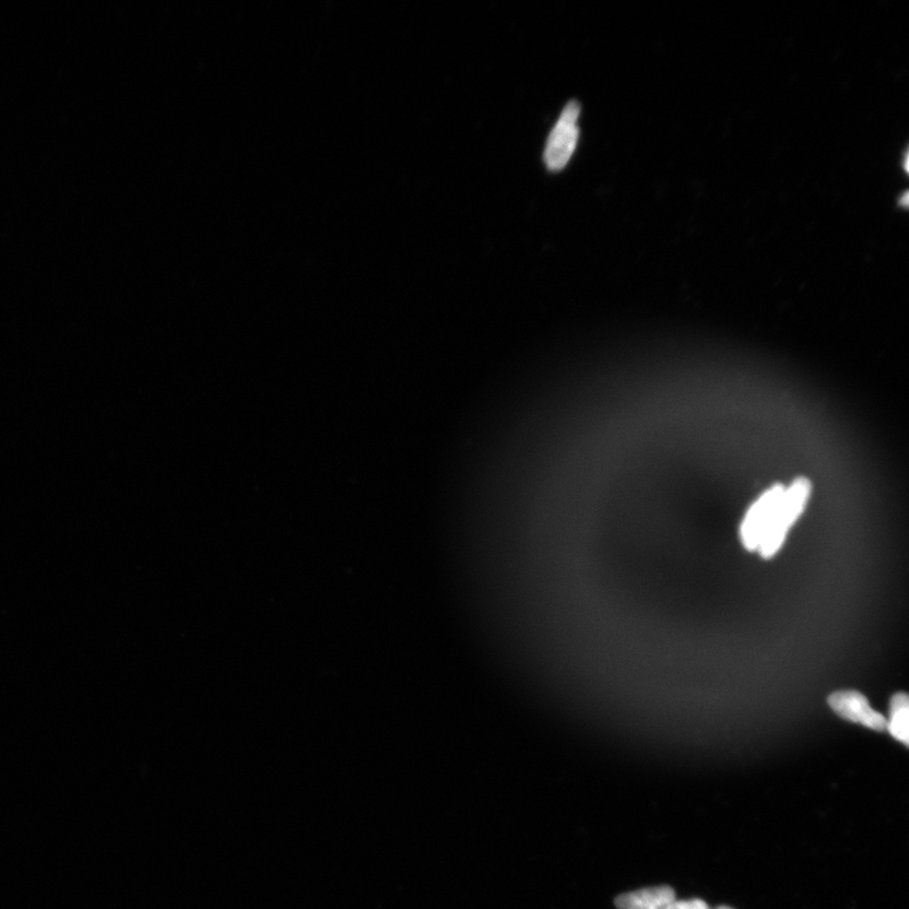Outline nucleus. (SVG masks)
Segmentation results:
<instances>
[{
  "label": "nucleus",
  "instance_id": "nucleus-1",
  "mask_svg": "<svg viewBox=\"0 0 909 909\" xmlns=\"http://www.w3.org/2000/svg\"><path fill=\"white\" fill-rule=\"evenodd\" d=\"M810 495L811 483L805 477L798 479L789 488H784L774 522L763 535L757 551L763 558H772L782 548L787 533L805 510Z\"/></svg>",
  "mask_w": 909,
  "mask_h": 909
},
{
  "label": "nucleus",
  "instance_id": "nucleus-2",
  "mask_svg": "<svg viewBox=\"0 0 909 909\" xmlns=\"http://www.w3.org/2000/svg\"><path fill=\"white\" fill-rule=\"evenodd\" d=\"M580 113L581 107L578 102L568 103L555 127L552 128L545 153H543V161L552 173L563 170L572 158L576 147H578Z\"/></svg>",
  "mask_w": 909,
  "mask_h": 909
},
{
  "label": "nucleus",
  "instance_id": "nucleus-3",
  "mask_svg": "<svg viewBox=\"0 0 909 909\" xmlns=\"http://www.w3.org/2000/svg\"><path fill=\"white\" fill-rule=\"evenodd\" d=\"M784 488L776 485L765 494L760 495L757 501L746 511L741 527V539L743 546L751 551H758L763 535L766 534L769 526L772 524L779 503L783 497Z\"/></svg>",
  "mask_w": 909,
  "mask_h": 909
},
{
  "label": "nucleus",
  "instance_id": "nucleus-4",
  "mask_svg": "<svg viewBox=\"0 0 909 909\" xmlns=\"http://www.w3.org/2000/svg\"><path fill=\"white\" fill-rule=\"evenodd\" d=\"M827 704L842 719L875 730V732L887 730V719L873 710L862 693L836 692L829 696Z\"/></svg>",
  "mask_w": 909,
  "mask_h": 909
},
{
  "label": "nucleus",
  "instance_id": "nucleus-5",
  "mask_svg": "<svg viewBox=\"0 0 909 909\" xmlns=\"http://www.w3.org/2000/svg\"><path fill=\"white\" fill-rule=\"evenodd\" d=\"M675 899V890L661 886L625 893L615 899V906L618 909H668Z\"/></svg>",
  "mask_w": 909,
  "mask_h": 909
},
{
  "label": "nucleus",
  "instance_id": "nucleus-6",
  "mask_svg": "<svg viewBox=\"0 0 909 909\" xmlns=\"http://www.w3.org/2000/svg\"><path fill=\"white\" fill-rule=\"evenodd\" d=\"M909 701L905 693H898L892 697L889 721H887L888 732L896 741L908 746L909 733Z\"/></svg>",
  "mask_w": 909,
  "mask_h": 909
},
{
  "label": "nucleus",
  "instance_id": "nucleus-7",
  "mask_svg": "<svg viewBox=\"0 0 909 909\" xmlns=\"http://www.w3.org/2000/svg\"><path fill=\"white\" fill-rule=\"evenodd\" d=\"M668 909H711L705 900L695 898L689 900H673Z\"/></svg>",
  "mask_w": 909,
  "mask_h": 909
},
{
  "label": "nucleus",
  "instance_id": "nucleus-8",
  "mask_svg": "<svg viewBox=\"0 0 909 909\" xmlns=\"http://www.w3.org/2000/svg\"><path fill=\"white\" fill-rule=\"evenodd\" d=\"M713 909H734V908L728 907V906H719V907L713 908Z\"/></svg>",
  "mask_w": 909,
  "mask_h": 909
}]
</instances>
